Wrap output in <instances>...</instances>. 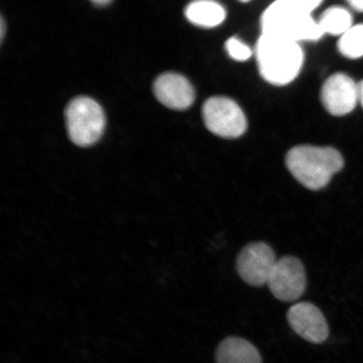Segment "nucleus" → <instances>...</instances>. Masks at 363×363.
<instances>
[{
  "label": "nucleus",
  "instance_id": "nucleus-1",
  "mask_svg": "<svg viewBox=\"0 0 363 363\" xmlns=\"http://www.w3.org/2000/svg\"><path fill=\"white\" fill-rule=\"evenodd\" d=\"M321 3L319 0H279L271 4L262 16V34L298 43L320 39L324 34L312 13Z\"/></svg>",
  "mask_w": 363,
  "mask_h": 363
},
{
  "label": "nucleus",
  "instance_id": "nucleus-2",
  "mask_svg": "<svg viewBox=\"0 0 363 363\" xmlns=\"http://www.w3.org/2000/svg\"><path fill=\"white\" fill-rule=\"evenodd\" d=\"M285 163L299 184L316 191L328 186L333 177L343 169L344 159L333 147L301 145L290 150Z\"/></svg>",
  "mask_w": 363,
  "mask_h": 363
},
{
  "label": "nucleus",
  "instance_id": "nucleus-3",
  "mask_svg": "<svg viewBox=\"0 0 363 363\" xmlns=\"http://www.w3.org/2000/svg\"><path fill=\"white\" fill-rule=\"evenodd\" d=\"M256 56L262 78L276 86L287 85L296 79L305 60L299 43L265 34L258 39Z\"/></svg>",
  "mask_w": 363,
  "mask_h": 363
},
{
  "label": "nucleus",
  "instance_id": "nucleus-4",
  "mask_svg": "<svg viewBox=\"0 0 363 363\" xmlns=\"http://www.w3.org/2000/svg\"><path fill=\"white\" fill-rule=\"evenodd\" d=\"M68 135L79 147H89L101 138L106 119L103 108L89 97H77L68 104L66 111Z\"/></svg>",
  "mask_w": 363,
  "mask_h": 363
},
{
  "label": "nucleus",
  "instance_id": "nucleus-5",
  "mask_svg": "<svg viewBox=\"0 0 363 363\" xmlns=\"http://www.w3.org/2000/svg\"><path fill=\"white\" fill-rule=\"evenodd\" d=\"M203 118L207 129L226 139L240 138L247 128L246 116L237 103L226 97H212L203 104Z\"/></svg>",
  "mask_w": 363,
  "mask_h": 363
},
{
  "label": "nucleus",
  "instance_id": "nucleus-6",
  "mask_svg": "<svg viewBox=\"0 0 363 363\" xmlns=\"http://www.w3.org/2000/svg\"><path fill=\"white\" fill-rule=\"evenodd\" d=\"M270 291L280 301H297L306 292L307 275L298 258L285 256L277 262L267 282Z\"/></svg>",
  "mask_w": 363,
  "mask_h": 363
},
{
  "label": "nucleus",
  "instance_id": "nucleus-7",
  "mask_svg": "<svg viewBox=\"0 0 363 363\" xmlns=\"http://www.w3.org/2000/svg\"><path fill=\"white\" fill-rule=\"evenodd\" d=\"M277 262L274 250L269 245L252 242L244 247L238 254L237 269L245 282L259 287L269 282Z\"/></svg>",
  "mask_w": 363,
  "mask_h": 363
},
{
  "label": "nucleus",
  "instance_id": "nucleus-8",
  "mask_svg": "<svg viewBox=\"0 0 363 363\" xmlns=\"http://www.w3.org/2000/svg\"><path fill=\"white\" fill-rule=\"evenodd\" d=\"M287 320L290 328L308 342L320 344L329 337V325L319 308L308 302L295 303L289 308Z\"/></svg>",
  "mask_w": 363,
  "mask_h": 363
},
{
  "label": "nucleus",
  "instance_id": "nucleus-9",
  "mask_svg": "<svg viewBox=\"0 0 363 363\" xmlns=\"http://www.w3.org/2000/svg\"><path fill=\"white\" fill-rule=\"evenodd\" d=\"M321 101L331 115L346 116L355 108L359 101L358 84L347 74L342 72L334 74L322 86Z\"/></svg>",
  "mask_w": 363,
  "mask_h": 363
},
{
  "label": "nucleus",
  "instance_id": "nucleus-10",
  "mask_svg": "<svg viewBox=\"0 0 363 363\" xmlns=\"http://www.w3.org/2000/svg\"><path fill=\"white\" fill-rule=\"evenodd\" d=\"M153 92L163 106L176 111L189 108L195 99L193 85L185 77L174 72L159 76L154 82Z\"/></svg>",
  "mask_w": 363,
  "mask_h": 363
},
{
  "label": "nucleus",
  "instance_id": "nucleus-11",
  "mask_svg": "<svg viewBox=\"0 0 363 363\" xmlns=\"http://www.w3.org/2000/svg\"><path fill=\"white\" fill-rule=\"evenodd\" d=\"M217 363H262L259 351L248 340L230 337L222 340L216 351Z\"/></svg>",
  "mask_w": 363,
  "mask_h": 363
},
{
  "label": "nucleus",
  "instance_id": "nucleus-12",
  "mask_svg": "<svg viewBox=\"0 0 363 363\" xmlns=\"http://www.w3.org/2000/svg\"><path fill=\"white\" fill-rule=\"evenodd\" d=\"M185 16L194 26L213 28L225 21L226 12L219 3L201 0L190 3L186 7Z\"/></svg>",
  "mask_w": 363,
  "mask_h": 363
},
{
  "label": "nucleus",
  "instance_id": "nucleus-13",
  "mask_svg": "<svg viewBox=\"0 0 363 363\" xmlns=\"http://www.w3.org/2000/svg\"><path fill=\"white\" fill-rule=\"evenodd\" d=\"M318 25L324 35H342L353 26L352 17L346 9L333 6L322 13Z\"/></svg>",
  "mask_w": 363,
  "mask_h": 363
},
{
  "label": "nucleus",
  "instance_id": "nucleus-14",
  "mask_svg": "<svg viewBox=\"0 0 363 363\" xmlns=\"http://www.w3.org/2000/svg\"><path fill=\"white\" fill-rule=\"evenodd\" d=\"M337 45L344 57L350 59L363 57V24L353 26L340 35Z\"/></svg>",
  "mask_w": 363,
  "mask_h": 363
},
{
  "label": "nucleus",
  "instance_id": "nucleus-15",
  "mask_svg": "<svg viewBox=\"0 0 363 363\" xmlns=\"http://www.w3.org/2000/svg\"><path fill=\"white\" fill-rule=\"evenodd\" d=\"M225 49L231 58L239 62L248 60L253 54L252 49L237 38H231L227 40Z\"/></svg>",
  "mask_w": 363,
  "mask_h": 363
},
{
  "label": "nucleus",
  "instance_id": "nucleus-16",
  "mask_svg": "<svg viewBox=\"0 0 363 363\" xmlns=\"http://www.w3.org/2000/svg\"><path fill=\"white\" fill-rule=\"evenodd\" d=\"M348 3L354 10L357 12H363V0H351Z\"/></svg>",
  "mask_w": 363,
  "mask_h": 363
},
{
  "label": "nucleus",
  "instance_id": "nucleus-17",
  "mask_svg": "<svg viewBox=\"0 0 363 363\" xmlns=\"http://www.w3.org/2000/svg\"><path fill=\"white\" fill-rule=\"evenodd\" d=\"M6 24L4 22V18L1 17V21H0V40H1V43L4 40V35H6Z\"/></svg>",
  "mask_w": 363,
  "mask_h": 363
},
{
  "label": "nucleus",
  "instance_id": "nucleus-18",
  "mask_svg": "<svg viewBox=\"0 0 363 363\" xmlns=\"http://www.w3.org/2000/svg\"><path fill=\"white\" fill-rule=\"evenodd\" d=\"M358 99L363 107V80L358 84Z\"/></svg>",
  "mask_w": 363,
  "mask_h": 363
},
{
  "label": "nucleus",
  "instance_id": "nucleus-19",
  "mask_svg": "<svg viewBox=\"0 0 363 363\" xmlns=\"http://www.w3.org/2000/svg\"><path fill=\"white\" fill-rule=\"evenodd\" d=\"M112 1L111 0H95V1H92L95 6L98 7H104L108 6V4H111Z\"/></svg>",
  "mask_w": 363,
  "mask_h": 363
}]
</instances>
